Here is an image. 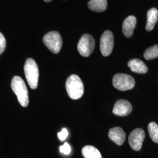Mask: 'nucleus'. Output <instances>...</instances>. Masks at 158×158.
Masks as SVG:
<instances>
[{"label":"nucleus","instance_id":"9","mask_svg":"<svg viewBox=\"0 0 158 158\" xmlns=\"http://www.w3.org/2000/svg\"><path fill=\"white\" fill-rule=\"evenodd\" d=\"M132 111V106L130 102L125 100H119L115 102L113 113L115 115L125 117L130 114Z\"/></svg>","mask_w":158,"mask_h":158},{"label":"nucleus","instance_id":"5","mask_svg":"<svg viewBox=\"0 0 158 158\" xmlns=\"http://www.w3.org/2000/svg\"><path fill=\"white\" fill-rule=\"evenodd\" d=\"M43 42L45 45L53 53H58L62 46V39L57 31H51L44 36Z\"/></svg>","mask_w":158,"mask_h":158},{"label":"nucleus","instance_id":"14","mask_svg":"<svg viewBox=\"0 0 158 158\" xmlns=\"http://www.w3.org/2000/svg\"><path fill=\"white\" fill-rule=\"evenodd\" d=\"M88 7L92 11H104L107 7V0H90L88 3Z\"/></svg>","mask_w":158,"mask_h":158},{"label":"nucleus","instance_id":"3","mask_svg":"<svg viewBox=\"0 0 158 158\" xmlns=\"http://www.w3.org/2000/svg\"><path fill=\"white\" fill-rule=\"evenodd\" d=\"M24 72L29 87L36 89L38 87L39 79V69L33 59L29 58L25 63Z\"/></svg>","mask_w":158,"mask_h":158},{"label":"nucleus","instance_id":"12","mask_svg":"<svg viewBox=\"0 0 158 158\" xmlns=\"http://www.w3.org/2000/svg\"><path fill=\"white\" fill-rule=\"evenodd\" d=\"M128 66L131 70L134 73L145 74L148 72V68L146 64L138 59H134L128 63Z\"/></svg>","mask_w":158,"mask_h":158},{"label":"nucleus","instance_id":"2","mask_svg":"<svg viewBox=\"0 0 158 158\" xmlns=\"http://www.w3.org/2000/svg\"><path fill=\"white\" fill-rule=\"evenodd\" d=\"M12 91L16 94L19 104L24 107L28 106V91L24 81L19 76H15L11 81Z\"/></svg>","mask_w":158,"mask_h":158},{"label":"nucleus","instance_id":"15","mask_svg":"<svg viewBox=\"0 0 158 158\" xmlns=\"http://www.w3.org/2000/svg\"><path fill=\"white\" fill-rule=\"evenodd\" d=\"M81 153L85 158H102L100 151L91 145H86L83 147Z\"/></svg>","mask_w":158,"mask_h":158},{"label":"nucleus","instance_id":"13","mask_svg":"<svg viewBox=\"0 0 158 158\" xmlns=\"http://www.w3.org/2000/svg\"><path fill=\"white\" fill-rule=\"evenodd\" d=\"M158 20V11L155 8L150 9L147 13V21L145 29L147 31H151L154 28Z\"/></svg>","mask_w":158,"mask_h":158},{"label":"nucleus","instance_id":"16","mask_svg":"<svg viewBox=\"0 0 158 158\" xmlns=\"http://www.w3.org/2000/svg\"><path fill=\"white\" fill-rule=\"evenodd\" d=\"M150 138L155 143H158V125L154 122L150 123L148 127Z\"/></svg>","mask_w":158,"mask_h":158},{"label":"nucleus","instance_id":"4","mask_svg":"<svg viewBox=\"0 0 158 158\" xmlns=\"http://www.w3.org/2000/svg\"><path fill=\"white\" fill-rule=\"evenodd\" d=\"M113 85L116 89L125 91L132 89L135 85V81L128 74H117L113 77Z\"/></svg>","mask_w":158,"mask_h":158},{"label":"nucleus","instance_id":"6","mask_svg":"<svg viewBox=\"0 0 158 158\" xmlns=\"http://www.w3.org/2000/svg\"><path fill=\"white\" fill-rule=\"evenodd\" d=\"M94 48L95 41L90 34H84L79 40L77 50L82 56H89L94 51Z\"/></svg>","mask_w":158,"mask_h":158},{"label":"nucleus","instance_id":"7","mask_svg":"<svg viewBox=\"0 0 158 158\" xmlns=\"http://www.w3.org/2000/svg\"><path fill=\"white\" fill-rule=\"evenodd\" d=\"M114 48V36L111 31H106L102 34L100 39V51L102 55L106 57L109 56Z\"/></svg>","mask_w":158,"mask_h":158},{"label":"nucleus","instance_id":"10","mask_svg":"<svg viewBox=\"0 0 158 158\" xmlns=\"http://www.w3.org/2000/svg\"><path fill=\"white\" fill-rule=\"evenodd\" d=\"M109 138L117 145H122L125 140L126 135L124 131L120 127H114L108 131Z\"/></svg>","mask_w":158,"mask_h":158},{"label":"nucleus","instance_id":"17","mask_svg":"<svg viewBox=\"0 0 158 158\" xmlns=\"http://www.w3.org/2000/svg\"><path fill=\"white\" fill-rule=\"evenodd\" d=\"M143 57L146 60H152L158 57V45L153 46L148 48L143 53Z\"/></svg>","mask_w":158,"mask_h":158},{"label":"nucleus","instance_id":"19","mask_svg":"<svg viewBox=\"0 0 158 158\" xmlns=\"http://www.w3.org/2000/svg\"><path fill=\"white\" fill-rule=\"evenodd\" d=\"M6 47V40L4 35L0 32V55L2 53Z\"/></svg>","mask_w":158,"mask_h":158},{"label":"nucleus","instance_id":"8","mask_svg":"<svg viewBox=\"0 0 158 158\" xmlns=\"http://www.w3.org/2000/svg\"><path fill=\"white\" fill-rule=\"evenodd\" d=\"M145 136V132L141 128L133 130L128 137V142L131 148L134 151H139L141 149Z\"/></svg>","mask_w":158,"mask_h":158},{"label":"nucleus","instance_id":"20","mask_svg":"<svg viewBox=\"0 0 158 158\" xmlns=\"http://www.w3.org/2000/svg\"><path fill=\"white\" fill-rule=\"evenodd\" d=\"M58 138L60 141H64L68 136V131L66 128H63L62 131L57 134Z\"/></svg>","mask_w":158,"mask_h":158},{"label":"nucleus","instance_id":"21","mask_svg":"<svg viewBox=\"0 0 158 158\" xmlns=\"http://www.w3.org/2000/svg\"><path fill=\"white\" fill-rule=\"evenodd\" d=\"M52 0H44V1H45L46 2H51Z\"/></svg>","mask_w":158,"mask_h":158},{"label":"nucleus","instance_id":"11","mask_svg":"<svg viewBox=\"0 0 158 158\" xmlns=\"http://www.w3.org/2000/svg\"><path fill=\"white\" fill-rule=\"evenodd\" d=\"M136 25V18L134 16L131 15L127 17L124 21L122 26L123 34L125 37L130 38L134 33V29Z\"/></svg>","mask_w":158,"mask_h":158},{"label":"nucleus","instance_id":"18","mask_svg":"<svg viewBox=\"0 0 158 158\" xmlns=\"http://www.w3.org/2000/svg\"><path fill=\"white\" fill-rule=\"evenodd\" d=\"M59 149H60V152L62 153L64 155H67L71 152V147L67 142H65L63 145L60 146Z\"/></svg>","mask_w":158,"mask_h":158},{"label":"nucleus","instance_id":"1","mask_svg":"<svg viewBox=\"0 0 158 158\" xmlns=\"http://www.w3.org/2000/svg\"><path fill=\"white\" fill-rule=\"evenodd\" d=\"M66 89L68 95L73 100L80 98L84 93L83 81L76 74H72L68 77L66 82Z\"/></svg>","mask_w":158,"mask_h":158}]
</instances>
